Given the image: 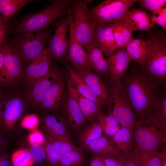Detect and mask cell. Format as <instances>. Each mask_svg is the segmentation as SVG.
I'll use <instances>...</instances> for the list:
<instances>
[{
    "label": "cell",
    "mask_w": 166,
    "mask_h": 166,
    "mask_svg": "<svg viewBox=\"0 0 166 166\" xmlns=\"http://www.w3.org/2000/svg\"><path fill=\"white\" fill-rule=\"evenodd\" d=\"M9 31L6 22L0 23V47L6 42Z\"/></svg>",
    "instance_id": "7bdbcfd3"
},
{
    "label": "cell",
    "mask_w": 166,
    "mask_h": 166,
    "mask_svg": "<svg viewBox=\"0 0 166 166\" xmlns=\"http://www.w3.org/2000/svg\"><path fill=\"white\" fill-rule=\"evenodd\" d=\"M51 29L38 32H29L11 38L9 43L19 55L23 67H25L45 48L52 36Z\"/></svg>",
    "instance_id": "5b68a950"
},
{
    "label": "cell",
    "mask_w": 166,
    "mask_h": 166,
    "mask_svg": "<svg viewBox=\"0 0 166 166\" xmlns=\"http://www.w3.org/2000/svg\"><path fill=\"white\" fill-rule=\"evenodd\" d=\"M89 166H107L104 162L98 156L94 155L90 160Z\"/></svg>",
    "instance_id": "bcb514c9"
},
{
    "label": "cell",
    "mask_w": 166,
    "mask_h": 166,
    "mask_svg": "<svg viewBox=\"0 0 166 166\" xmlns=\"http://www.w3.org/2000/svg\"><path fill=\"white\" fill-rule=\"evenodd\" d=\"M108 81L110 95L109 109L121 126L128 128L133 134L136 116L121 81Z\"/></svg>",
    "instance_id": "277c9868"
},
{
    "label": "cell",
    "mask_w": 166,
    "mask_h": 166,
    "mask_svg": "<svg viewBox=\"0 0 166 166\" xmlns=\"http://www.w3.org/2000/svg\"><path fill=\"white\" fill-rule=\"evenodd\" d=\"M62 71L53 64L45 76L38 80L30 86L27 98L35 105H41L46 93L56 81L63 77Z\"/></svg>",
    "instance_id": "5bb4252c"
},
{
    "label": "cell",
    "mask_w": 166,
    "mask_h": 166,
    "mask_svg": "<svg viewBox=\"0 0 166 166\" xmlns=\"http://www.w3.org/2000/svg\"><path fill=\"white\" fill-rule=\"evenodd\" d=\"M136 0H105L89 8V13L95 27L111 26L123 19Z\"/></svg>",
    "instance_id": "52a82bcc"
},
{
    "label": "cell",
    "mask_w": 166,
    "mask_h": 166,
    "mask_svg": "<svg viewBox=\"0 0 166 166\" xmlns=\"http://www.w3.org/2000/svg\"><path fill=\"white\" fill-rule=\"evenodd\" d=\"M166 130V96L164 93L160 95L158 100L149 115Z\"/></svg>",
    "instance_id": "d6a6232c"
},
{
    "label": "cell",
    "mask_w": 166,
    "mask_h": 166,
    "mask_svg": "<svg viewBox=\"0 0 166 166\" xmlns=\"http://www.w3.org/2000/svg\"><path fill=\"white\" fill-rule=\"evenodd\" d=\"M42 127L49 136L55 138H70L67 122L64 116L48 114L42 120Z\"/></svg>",
    "instance_id": "d6986e66"
},
{
    "label": "cell",
    "mask_w": 166,
    "mask_h": 166,
    "mask_svg": "<svg viewBox=\"0 0 166 166\" xmlns=\"http://www.w3.org/2000/svg\"><path fill=\"white\" fill-rule=\"evenodd\" d=\"M84 156L81 148L61 156L57 166H82Z\"/></svg>",
    "instance_id": "836d02e7"
},
{
    "label": "cell",
    "mask_w": 166,
    "mask_h": 166,
    "mask_svg": "<svg viewBox=\"0 0 166 166\" xmlns=\"http://www.w3.org/2000/svg\"><path fill=\"white\" fill-rule=\"evenodd\" d=\"M152 18L155 24H157L165 30L166 29V7L162 8L156 14H153Z\"/></svg>",
    "instance_id": "b9f144b4"
},
{
    "label": "cell",
    "mask_w": 166,
    "mask_h": 166,
    "mask_svg": "<svg viewBox=\"0 0 166 166\" xmlns=\"http://www.w3.org/2000/svg\"><path fill=\"white\" fill-rule=\"evenodd\" d=\"M0 166H11L8 155L0 149Z\"/></svg>",
    "instance_id": "f6af8a7d"
},
{
    "label": "cell",
    "mask_w": 166,
    "mask_h": 166,
    "mask_svg": "<svg viewBox=\"0 0 166 166\" xmlns=\"http://www.w3.org/2000/svg\"><path fill=\"white\" fill-rule=\"evenodd\" d=\"M30 150L34 161L36 163H41L46 158L45 148L42 145H31Z\"/></svg>",
    "instance_id": "f35d334b"
},
{
    "label": "cell",
    "mask_w": 166,
    "mask_h": 166,
    "mask_svg": "<svg viewBox=\"0 0 166 166\" xmlns=\"http://www.w3.org/2000/svg\"><path fill=\"white\" fill-rule=\"evenodd\" d=\"M120 157L124 166H139L134 160L130 153L127 155L122 153L120 155Z\"/></svg>",
    "instance_id": "ee69618b"
},
{
    "label": "cell",
    "mask_w": 166,
    "mask_h": 166,
    "mask_svg": "<svg viewBox=\"0 0 166 166\" xmlns=\"http://www.w3.org/2000/svg\"><path fill=\"white\" fill-rule=\"evenodd\" d=\"M29 142L31 145L44 144L45 142L44 136L39 129H37L32 130L28 137Z\"/></svg>",
    "instance_id": "ab89813d"
},
{
    "label": "cell",
    "mask_w": 166,
    "mask_h": 166,
    "mask_svg": "<svg viewBox=\"0 0 166 166\" xmlns=\"http://www.w3.org/2000/svg\"><path fill=\"white\" fill-rule=\"evenodd\" d=\"M74 68L104 105L108 106L110 98V92L109 88H107L100 77L88 69Z\"/></svg>",
    "instance_id": "e0dca14e"
},
{
    "label": "cell",
    "mask_w": 166,
    "mask_h": 166,
    "mask_svg": "<svg viewBox=\"0 0 166 166\" xmlns=\"http://www.w3.org/2000/svg\"><path fill=\"white\" fill-rule=\"evenodd\" d=\"M4 56V49L3 45L0 47V75L2 68Z\"/></svg>",
    "instance_id": "c3c4849f"
},
{
    "label": "cell",
    "mask_w": 166,
    "mask_h": 166,
    "mask_svg": "<svg viewBox=\"0 0 166 166\" xmlns=\"http://www.w3.org/2000/svg\"><path fill=\"white\" fill-rule=\"evenodd\" d=\"M66 68L67 73L69 76L68 85L94 103L102 110L104 105L81 75L71 66H68Z\"/></svg>",
    "instance_id": "ffe728a7"
},
{
    "label": "cell",
    "mask_w": 166,
    "mask_h": 166,
    "mask_svg": "<svg viewBox=\"0 0 166 166\" xmlns=\"http://www.w3.org/2000/svg\"><path fill=\"white\" fill-rule=\"evenodd\" d=\"M94 156L110 155L119 156L122 153L116 147L111 139L105 136L91 143L86 148Z\"/></svg>",
    "instance_id": "d4e9b609"
},
{
    "label": "cell",
    "mask_w": 166,
    "mask_h": 166,
    "mask_svg": "<svg viewBox=\"0 0 166 166\" xmlns=\"http://www.w3.org/2000/svg\"><path fill=\"white\" fill-rule=\"evenodd\" d=\"M132 138L133 145L139 148L158 151L166 146V130L149 115L136 121Z\"/></svg>",
    "instance_id": "3957f363"
},
{
    "label": "cell",
    "mask_w": 166,
    "mask_h": 166,
    "mask_svg": "<svg viewBox=\"0 0 166 166\" xmlns=\"http://www.w3.org/2000/svg\"><path fill=\"white\" fill-rule=\"evenodd\" d=\"M161 152V166H166V146L163 148Z\"/></svg>",
    "instance_id": "7dc6e473"
},
{
    "label": "cell",
    "mask_w": 166,
    "mask_h": 166,
    "mask_svg": "<svg viewBox=\"0 0 166 166\" xmlns=\"http://www.w3.org/2000/svg\"><path fill=\"white\" fill-rule=\"evenodd\" d=\"M86 51L90 70H93L99 76L109 81L108 61L104 57L102 52L92 41Z\"/></svg>",
    "instance_id": "44dd1931"
},
{
    "label": "cell",
    "mask_w": 166,
    "mask_h": 166,
    "mask_svg": "<svg viewBox=\"0 0 166 166\" xmlns=\"http://www.w3.org/2000/svg\"><path fill=\"white\" fill-rule=\"evenodd\" d=\"M111 140L123 154H128L133 146L132 134L126 127L121 126L117 132L111 137Z\"/></svg>",
    "instance_id": "83f0119b"
},
{
    "label": "cell",
    "mask_w": 166,
    "mask_h": 166,
    "mask_svg": "<svg viewBox=\"0 0 166 166\" xmlns=\"http://www.w3.org/2000/svg\"><path fill=\"white\" fill-rule=\"evenodd\" d=\"M107 58L109 64V81L121 80L125 74L132 60L126 48L118 47Z\"/></svg>",
    "instance_id": "9a60e30c"
},
{
    "label": "cell",
    "mask_w": 166,
    "mask_h": 166,
    "mask_svg": "<svg viewBox=\"0 0 166 166\" xmlns=\"http://www.w3.org/2000/svg\"><path fill=\"white\" fill-rule=\"evenodd\" d=\"M3 144V140L2 137L0 136V147Z\"/></svg>",
    "instance_id": "681fc988"
},
{
    "label": "cell",
    "mask_w": 166,
    "mask_h": 166,
    "mask_svg": "<svg viewBox=\"0 0 166 166\" xmlns=\"http://www.w3.org/2000/svg\"><path fill=\"white\" fill-rule=\"evenodd\" d=\"M66 94L63 77L54 83L48 90L41 104L44 109L51 111H58L63 108Z\"/></svg>",
    "instance_id": "2e32d148"
},
{
    "label": "cell",
    "mask_w": 166,
    "mask_h": 166,
    "mask_svg": "<svg viewBox=\"0 0 166 166\" xmlns=\"http://www.w3.org/2000/svg\"><path fill=\"white\" fill-rule=\"evenodd\" d=\"M3 46L4 56L0 86L6 87L22 77L23 67L20 57L14 48L6 42Z\"/></svg>",
    "instance_id": "9c48e42d"
},
{
    "label": "cell",
    "mask_w": 166,
    "mask_h": 166,
    "mask_svg": "<svg viewBox=\"0 0 166 166\" xmlns=\"http://www.w3.org/2000/svg\"><path fill=\"white\" fill-rule=\"evenodd\" d=\"M34 0H0V13L6 22L13 17L24 6Z\"/></svg>",
    "instance_id": "f1b7e54d"
},
{
    "label": "cell",
    "mask_w": 166,
    "mask_h": 166,
    "mask_svg": "<svg viewBox=\"0 0 166 166\" xmlns=\"http://www.w3.org/2000/svg\"><path fill=\"white\" fill-rule=\"evenodd\" d=\"M54 24L55 33L49 41L48 47L52 58L57 61H64L67 60L68 16L60 18L54 22Z\"/></svg>",
    "instance_id": "8fae6325"
},
{
    "label": "cell",
    "mask_w": 166,
    "mask_h": 166,
    "mask_svg": "<svg viewBox=\"0 0 166 166\" xmlns=\"http://www.w3.org/2000/svg\"><path fill=\"white\" fill-rule=\"evenodd\" d=\"M0 91V126L9 131L13 128L23 114L24 103L21 98L9 97Z\"/></svg>",
    "instance_id": "30bf717a"
},
{
    "label": "cell",
    "mask_w": 166,
    "mask_h": 166,
    "mask_svg": "<svg viewBox=\"0 0 166 166\" xmlns=\"http://www.w3.org/2000/svg\"><path fill=\"white\" fill-rule=\"evenodd\" d=\"M122 83L136 115V121L149 115L159 97V85L134 64Z\"/></svg>",
    "instance_id": "6da1fadb"
},
{
    "label": "cell",
    "mask_w": 166,
    "mask_h": 166,
    "mask_svg": "<svg viewBox=\"0 0 166 166\" xmlns=\"http://www.w3.org/2000/svg\"><path fill=\"white\" fill-rule=\"evenodd\" d=\"M118 47H126L133 38L126 21L122 20L110 26Z\"/></svg>",
    "instance_id": "f546056e"
},
{
    "label": "cell",
    "mask_w": 166,
    "mask_h": 166,
    "mask_svg": "<svg viewBox=\"0 0 166 166\" xmlns=\"http://www.w3.org/2000/svg\"><path fill=\"white\" fill-rule=\"evenodd\" d=\"M13 166H33L34 162L30 150L22 149L14 152L11 157Z\"/></svg>",
    "instance_id": "e575fe53"
},
{
    "label": "cell",
    "mask_w": 166,
    "mask_h": 166,
    "mask_svg": "<svg viewBox=\"0 0 166 166\" xmlns=\"http://www.w3.org/2000/svg\"><path fill=\"white\" fill-rule=\"evenodd\" d=\"M44 148L49 166H57L61 157L54 149L52 144L48 141L45 143Z\"/></svg>",
    "instance_id": "8d00e7d4"
},
{
    "label": "cell",
    "mask_w": 166,
    "mask_h": 166,
    "mask_svg": "<svg viewBox=\"0 0 166 166\" xmlns=\"http://www.w3.org/2000/svg\"><path fill=\"white\" fill-rule=\"evenodd\" d=\"M148 51L146 61L142 67L148 75L161 78L166 75V39L160 30L149 33L147 40Z\"/></svg>",
    "instance_id": "8992f818"
},
{
    "label": "cell",
    "mask_w": 166,
    "mask_h": 166,
    "mask_svg": "<svg viewBox=\"0 0 166 166\" xmlns=\"http://www.w3.org/2000/svg\"><path fill=\"white\" fill-rule=\"evenodd\" d=\"M120 155L115 156L106 155L96 156L102 160L107 166H124L120 157Z\"/></svg>",
    "instance_id": "60d3db41"
},
{
    "label": "cell",
    "mask_w": 166,
    "mask_h": 166,
    "mask_svg": "<svg viewBox=\"0 0 166 166\" xmlns=\"http://www.w3.org/2000/svg\"><path fill=\"white\" fill-rule=\"evenodd\" d=\"M138 2L143 7L151 11L153 14H156L166 5L165 0H140Z\"/></svg>",
    "instance_id": "d590c367"
},
{
    "label": "cell",
    "mask_w": 166,
    "mask_h": 166,
    "mask_svg": "<svg viewBox=\"0 0 166 166\" xmlns=\"http://www.w3.org/2000/svg\"><path fill=\"white\" fill-rule=\"evenodd\" d=\"M102 128L98 123H91L87 125L79 137L81 148L86 149L92 142L102 136Z\"/></svg>",
    "instance_id": "4dcf8cb0"
},
{
    "label": "cell",
    "mask_w": 166,
    "mask_h": 166,
    "mask_svg": "<svg viewBox=\"0 0 166 166\" xmlns=\"http://www.w3.org/2000/svg\"><path fill=\"white\" fill-rule=\"evenodd\" d=\"M123 20L126 21L129 30L132 33L139 30L149 31L155 24L152 16L141 8L129 10Z\"/></svg>",
    "instance_id": "ac0fdd59"
},
{
    "label": "cell",
    "mask_w": 166,
    "mask_h": 166,
    "mask_svg": "<svg viewBox=\"0 0 166 166\" xmlns=\"http://www.w3.org/2000/svg\"><path fill=\"white\" fill-rule=\"evenodd\" d=\"M92 42L107 57L119 47L110 26L96 27Z\"/></svg>",
    "instance_id": "7402d4cb"
},
{
    "label": "cell",
    "mask_w": 166,
    "mask_h": 166,
    "mask_svg": "<svg viewBox=\"0 0 166 166\" xmlns=\"http://www.w3.org/2000/svg\"><path fill=\"white\" fill-rule=\"evenodd\" d=\"M131 60L141 67L144 65L148 54L147 40L140 38L133 39L125 47Z\"/></svg>",
    "instance_id": "4316f807"
},
{
    "label": "cell",
    "mask_w": 166,
    "mask_h": 166,
    "mask_svg": "<svg viewBox=\"0 0 166 166\" xmlns=\"http://www.w3.org/2000/svg\"><path fill=\"white\" fill-rule=\"evenodd\" d=\"M48 141L57 154L61 157L79 148L77 147L70 138H55L49 136Z\"/></svg>",
    "instance_id": "1f68e13d"
},
{
    "label": "cell",
    "mask_w": 166,
    "mask_h": 166,
    "mask_svg": "<svg viewBox=\"0 0 166 166\" xmlns=\"http://www.w3.org/2000/svg\"><path fill=\"white\" fill-rule=\"evenodd\" d=\"M63 108L64 116L69 126L76 132L79 131L83 127L86 119L76 101L68 93Z\"/></svg>",
    "instance_id": "603a6c76"
},
{
    "label": "cell",
    "mask_w": 166,
    "mask_h": 166,
    "mask_svg": "<svg viewBox=\"0 0 166 166\" xmlns=\"http://www.w3.org/2000/svg\"><path fill=\"white\" fill-rule=\"evenodd\" d=\"M130 153L139 166H161V152L139 148L133 145Z\"/></svg>",
    "instance_id": "484cf974"
},
{
    "label": "cell",
    "mask_w": 166,
    "mask_h": 166,
    "mask_svg": "<svg viewBox=\"0 0 166 166\" xmlns=\"http://www.w3.org/2000/svg\"><path fill=\"white\" fill-rule=\"evenodd\" d=\"M67 16L69 19V35L68 40L67 60L70 61L75 68L90 70L86 51L75 36L74 18L70 10H68Z\"/></svg>",
    "instance_id": "4fadbf2b"
},
{
    "label": "cell",
    "mask_w": 166,
    "mask_h": 166,
    "mask_svg": "<svg viewBox=\"0 0 166 166\" xmlns=\"http://www.w3.org/2000/svg\"><path fill=\"white\" fill-rule=\"evenodd\" d=\"M73 0H54L42 10L26 15L13 29L17 35L29 32H38L47 30L48 26L67 14L68 8L75 1Z\"/></svg>",
    "instance_id": "7a4b0ae2"
},
{
    "label": "cell",
    "mask_w": 166,
    "mask_h": 166,
    "mask_svg": "<svg viewBox=\"0 0 166 166\" xmlns=\"http://www.w3.org/2000/svg\"></svg>",
    "instance_id": "816d5d0a"
},
{
    "label": "cell",
    "mask_w": 166,
    "mask_h": 166,
    "mask_svg": "<svg viewBox=\"0 0 166 166\" xmlns=\"http://www.w3.org/2000/svg\"><path fill=\"white\" fill-rule=\"evenodd\" d=\"M92 2L91 0H75L70 6L74 18L75 36L85 51L93 41L95 28L87 6Z\"/></svg>",
    "instance_id": "ba28073f"
},
{
    "label": "cell",
    "mask_w": 166,
    "mask_h": 166,
    "mask_svg": "<svg viewBox=\"0 0 166 166\" xmlns=\"http://www.w3.org/2000/svg\"><path fill=\"white\" fill-rule=\"evenodd\" d=\"M53 64L48 48H45L23 69L22 77L29 87L47 74Z\"/></svg>",
    "instance_id": "7c38bea8"
},
{
    "label": "cell",
    "mask_w": 166,
    "mask_h": 166,
    "mask_svg": "<svg viewBox=\"0 0 166 166\" xmlns=\"http://www.w3.org/2000/svg\"><path fill=\"white\" fill-rule=\"evenodd\" d=\"M39 120L37 115L35 114L27 115L22 118L21 126L26 129L32 131L37 129Z\"/></svg>",
    "instance_id": "74e56055"
},
{
    "label": "cell",
    "mask_w": 166,
    "mask_h": 166,
    "mask_svg": "<svg viewBox=\"0 0 166 166\" xmlns=\"http://www.w3.org/2000/svg\"><path fill=\"white\" fill-rule=\"evenodd\" d=\"M68 93L77 103L86 120L91 123L98 121V115L102 113L101 110L95 104L82 96L73 89L68 85Z\"/></svg>",
    "instance_id": "cb8c5ba5"
},
{
    "label": "cell",
    "mask_w": 166,
    "mask_h": 166,
    "mask_svg": "<svg viewBox=\"0 0 166 166\" xmlns=\"http://www.w3.org/2000/svg\"><path fill=\"white\" fill-rule=\"evenodd\" d=\"M6 22L5 21L2 17L1 16H0V23L2 22Z\"/></svg>",
    "instance_id": "f907efd6"
}]
</instances>
